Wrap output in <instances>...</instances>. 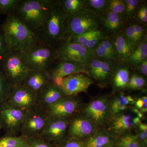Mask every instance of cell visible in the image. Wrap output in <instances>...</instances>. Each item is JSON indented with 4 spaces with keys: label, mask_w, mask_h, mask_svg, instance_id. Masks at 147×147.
Returning <instances> with one entry per match:
<instances>
[{
    "label": "cell",
    "mask_w": 147,
    "mask_h": 147,
    "mask_svg": "<svg viewBox=\"0 0 147 147\" xmlns=\"http://www.w3.org/2000/svg\"><path fill=\"white\" fill-rule=\"evenodd\" d=\"M1 28L6 43L10 50L22 52L40 43L38 34L13 13L7 16Z\"/></svg>",
    "instance_id": "1"
},
{
    "label": "cell",
    "mask_w": 147,
    "mask_h": 147,
    "mask_svg": "<svg viewBox=\"0 0 147 147\" xmlns=\"http://www.w3.org/2000/svg\"><path fill=\"white\" fill-rule=\"evenodd\" d=\"M53 0H21L13 13L31 30L38 34L50 16Z\"/></svg>",
    "instance_id": "2"
},
{
    "label": "cell",
    "mask_w": 147,
    "mask_h": 147,
    "mask_svg": "<svg viewBox=\"0 0 147 147\" xmlns=\"http://www.w3.org/2000/svg\"><path fill=\"white\" fill-rule=\"evenodd\" d=\"M67 18L61 9L58 1L53 0L48 20L42 31L38 34L40 43L57 49L65 40Z\"/></svg>",
    "instance_id": "3"
},
{
    "label": "cell",
    "mask_w": 147,
    "mask_h": 147,
    "mask_svg": "<svg viewBox=\"0 0 147 147\" xmlns=\"http://www.w3.org/2000/svg\"><path fill=\"white\" fill-rule=\"evenodd\" d=\"M21 55L30 70L48 71L57 60L56 49L40 43L21 52Z\"/></svg>",
    "instance_id": "4"
},
{
    "label": "cell",
    "mask_w": 147,
    "mask_h": 147,
    "mask_svg": "<svg viewBox=\"0 0 147 147\" xmlns=\"http://www.w3.org/2000/svg\"><path fill=\"white\" fill-rule=\"evenodd\" d=\"M101 22L100 16L85 6L78 12L67 17L65 24V40L70 37L98 29Z\"/></svg>",
    "instance_id": "5"
},
{
    "label": "cell",
    "mask_w": 147,
    "mask_h": 147,
    "mask_svg": "<svg viewBox=\"0 0 147 147\" xmlns=\"http://www.w3.org/2000/svg\"><path fill=\"white\" fill-rule=\"evenodd\" d=\"M48 118L44 108L38 104L26 110L20 129L21 136L27 139L39 137Z\"/></svg>",
    "instance_id": "6"
},
{
    "label": "cell",
    "mask_w": 147,
    "mask_h": 147,
    "mask_svg": "<svg viewBox=\"0 0 147 147\" xmlns=\"http://www.w3.org/2000/svg\"><path fill=\"white\" fill-rule=\"evenodd\" d=\"M0 66L12 87L22 84L30 71L23 61L21 52L13 50L9 51Z\"/></svg>",
    "instance_id": "7"
},
{
    "label": "cell",
    "mask_w": 147,
    "mask_h": 147,
    "mask_svg": "<svg viewBox=\"0 0 147 147\" xmlns=\"http://www.w3.org/2000/svg\"><path fill=\"white\" fill-rule=\"evenodd\" d=\"M57 60L87 64L95 57L94 50L78 43L65 40L56 49Z\"/></svg>",
    "instance_id": "8"
},
{
    "label": "cell",
    "mask_w": 147,
    "mask_h": 147,
    "mask_svg": "<svg viewBox=\"0 0 147 147\" xmlns=\"http://www.w3.org/2000/svg\"><path fill=\"white\" fill-rule=\"evenodd\" d=\"M110 98L107 95L94 98L80 108L79 112L92 121L98 127H104L109 117Z\"/></svg>",
    "instance_id": "9"
},
{
    "label": "cell",
    "mask_w": 147,
    "mask_h": 147,
    "mask_svg": "<svg viewBox=\"0 0 147 147\" xmlns=\"http://www.w3.org/2000/svg\"><path fill=\"white\" fill-rule=\"evenodd\" d=\"M69 119L48 117L40 137L57 146L67 138Z\"/></svg>",
    "instance_id": "10"
},
{
    "label": "cell",
    "mask_w": 147,
    "mask_h": 147,
    "mask_svg": "<svg viewBox=\"0 0 147 147\" xmlns=\"http://www.w3.org/2000/svg\"><path fill=\"white\" fill-rule=\"evenodd\" d=\"M25 112L7 102L0 107V123L7 135L17 136L20 133Z\"/></svg>",
    "instance_id": "11"
},
{
    "label": "cell",
    "mask_w": 147,
    "mask_h": 147,
    "mask_svg": "<svg viewBox=\"0 0 147 147\" xmlns=\"http://www.w3.org/2000/svg\"><path fill=\"white\" fill-rule=\"evenodd\" d=\"M99 128L92 121L78 112L69 119L67 138L86 141Z\"/></svg>",
    "instance_id": "12"
},
{
    "label": "cell",
    "mask_w": 147,
    "mask_h": 147,
    "mask_svg": "<svg viewBox=\"0 0 147 147\" xmlns=\"http://www.w3.org/2000/svg\"><path fill=\"white\" fill-rule=\"evenodd\" d=\"M117 62L93 59L87 64L88 75L97 82L99 87L106 86L110 83L111 76Z\"/></svg>",
    "instance_id": "13"
},
{
    "label": "cell",
    "mask_w": 147,
    "mask_h": 147,
    "mask_svg": "<svg viewBox=\"0 0 147 147\" xmlns=\"http://www.w3.org/2000/svg\"><path fill=\"white\" fill-rule=\"evenodd\" d=\"M134 116L129 110L109 116L105 129L117 138L126 133L131 132L136 129L133 122Z\"/></svg>",
    "instance_id": "14"
},
{
    "label": "cell",
    "mask_w": 147,
    "mask_h": 147,
    "mask_svg": "<svg viewBox=\"0 0 147 147\" xmlns=\"http://www.w3.org/2000/svg\"><path fill=\"white\" fill-rule=\"evenodd\" d=\"M76 96H65L44 108L48 117L68 118L80 110L81 103Z\"/></svg>",
    "instance_id": "15"
},
{
    "label": "cell",
    "mask_w": 147,
    "mask_h": 147,
    "mask_svg": "<svg viewBox=\"0 0 147 147\" xmlns=\"http://www.w3.org/2000/svg\"><path fill=\"white\" fill-rule=\"evenodd\" d=\"M93 84V80L87 74H76L63 78L60 88L65 96H76L80 93H87Z\"/></svg>",
    "instance_id": "16"
},
{
    "label": "cell",
    "mask_w": 147,
    "mask_h": 147,
    "mask_svg": "<svg viewBox=\"0 0 147 147\" xmlns=\"http://www.w3.org/2000/svg\"><path fill=\"white\" fill-rule=\"evenodd\" d=\"M7 102L26 111L37 104L36 94L21 85L12 87Z\"/></svg>",
    "instance_id": "17"
},
{
    "label": "cell",
    "mask_w": 147,
    "mask_h": 147,
    "mask_svg": "<svg viewBox=\"0 0 147 147\" xmlns=\"http://www.w3.org/2000/svg\"><path fill=\"white\" fill-rule=\"evenodd\" d=\"M50 79L63 78L66 76L83 73L88 75L87 64L57 60L48 71Z\"/></svg>",
    "instance_id": "18"
},
{
    "label": "cell",
    "mask_w": 147,
    "mask_h": 147,
    "mask_svg": "<svg viewBox=\"0 0 147 147\" xmlns=\"http://www.w3.org/2000/svg\"><path fill=\"white\" fill-rule=\"evenodd\" d=\"M65 96L61 88L50 82L36 95L37 104L45 108Z\"/></svg>",
    "instance_id": "19"
},
{
    "label": "cell",
    "mask_w": 147,
    "mask_h": 147,
    "mask_svg": "<svg viewBox=\"0 0 147 147\" xmlns=\"http://www.w3.org/2000/svg\"><path fill=\"white\" fill-rule=\"evenodd\" d=\"M50 81L48 71L30 70L21 84L36 95Z\"/></svg>",
    "instance_id": "20"
},
{
    "label": "cell",
    "mask_w": 147,
    "mask_h": 147,
    "mask_svg": "<svg viewBox=\"0 0 147 147\" xmlns=\"http://www.w3.org/2000/svg\"><path fill=\"white\" fill-rule=\"evenodd\" d=\"M130 75L129 68L123 64L117 63L113 70L110 83L112 87L113 94L127 89Z\"/></svg>",
    "instance_id": "21"
},
{
    "label": "cell",
    "mask_w": 147,
    "mask_h": 147,
    "mask_svg": "<svg viewBox=\"0 0 147 147\" xmlns=\"http://www.w3.org/2000/svg\"><path fill=\"white\" fill-rule=\"evenodd\" d=\"M112 41L115 48L117 61L119 63L124 64L137 46L129 41L123 33L116 34Z\"/></svg>",
    "instance_id": "22"
},
{
    "label": "cell",
    "mask_w": 147,
    "mask_h": 147,
    "mask_svg": "<svg viewBox=\"0 0 147 147\" xmlns=\"http://www.w3.org/2000/svg\"><path fill=\"white\" fill-rule=\"evenodd\" d=\"M117 138L105 127H100L85 141V147H106L115 145Z\"/></svg>",
    "instance_id": "23"
},
{
    "label": "cell",
    "mask_w": 147,
    "mask_h": 147,
    "mask_svg": "<svg viewBox=\"0 0 147 147\" xmlns=\"http://www.w3.org/2000/svg\"><path fill=\"white\" fill-rule=\"evenodd\" d=\"M110 98L109 116L114 115L128 110L129 106H134L136 100L130 95L122 92Z\"/></svg>",
    "instance_id": "24"
},
{
    "label": "cell",
    "mask_w": 147,
    "mask_h": 147,
    "mask_svg": "<svg viewBox=\"0 0 147 147\" xmlns=\"http://www.w3.org/2000/svg\"><path fill=\"white\" fill-rule=\"evenodd\" d=\"M147 59V38H144L133 50L124 64L134 69H137L142 61Z\"/></svg>",
    "instance_id": "25"
},
{
    "label": "cell",
    "mask_w": 147,
    "mask_h": 147,
    "mask_svg": "<svg viewBox=\"0 0 147 147\" xmlns=\"http://www.w3.org/2000/svg\"><path fill=\"white\" fill-rule=\"evenodd\" d=\"M100 18L105 28L112 32H117L123 26L124 18L110 11H107Z\"/></svg>",
    "instance_id": "26"
},
{
    "label": "cell",
    "mask_w": 147,
    "mask_h": 147,
    "mask_svg": "<svg viewBox=\"0 0 147 147\" xmlns=\"http://www.w3.org/2000/svg\"><path fill=\"white\" fill-rule=\"evenodd\" d=\"M58 3L61 10L68 17L83 8L86 0H61L58 1Z\"/></svg>",
    "instance_id": "27"
},
{
    "label": "cell",
    "mask_w": 147,
    "mask_h": 147,
    "mask_svg": "<svg viewBox=\"0 0 147 147\" xmlns=\"http://www.w3.org/2000/svg\"><path fill=\"white\" fill-rule=\"evenodd\" d=\"M105 35L104 32L101 30L97 29L94 30L86 32L79 35L70 37L66 40L72 42L78 43L86 47L87 44L94 39L95 38Z\"/></svg>",
    "instance_id": "28"
},
{
    "label": "cell",
    "mask_w": 147,
    "mask_h": 147,
    "mask_svg": "<svg viewBox=\"0 0 147 147\" xmlns=\"http://www.w3.org/2000/svg\"><path fill=\"white\" fill-rule=\"evenodd\" d=\"M12 88L0 66V107L7 102Z\"/></svg>",
    "instance_id": "29"
},
{
    "label": "cell",
    "mask_w": 147,
    "mask_h": 147,
    "mask_svg": "<svg viewBox=\"0 0 147 147\" xmlns=\"http://www.w3.org/2000/svg\"><path fill=\"white\" fill-rule=\"evenodd\" d=\"M115 145L117 147H146L139 142L136 134L132 132L117 137Z\"/></svg>",
    "instance_id": "30"
},
{
    "label": "cell",
    "mask_w": 147,
    "mask_h": 147,
    "mask_svg": "<svg viewBox=\"0 0 147 147\" xmlns=\"http://www.w3.org/2000/svg\"><path fill=\"white\" fill-rule=\"evenodd\" d=\"M0 147H28V140L21 136L6 135L0 138Z\"/></svg>",
    "instance_id": "31"
},
{
    "label": "cell",
    "mask_w": 147,
    "mask_h": 147,
    "mask_svg": "<svg viewBox=\"0 0 147 147\" xmlns=\"http://www.w3.org/2000/svg\"><path fill=\"white\" fill-rule=\"evenodd\" d=\"M109 0H86L85 6L100 17L108 11Z\"/></svg>",
    "instance_id": "32"
},
{
    "label": "cell",
    "mask_w": 147,
    "mask_h": 147,
    "mask_svg": "<svg viewBox=\"0 0 147 147\" xmlns=\"http://www.w3.org/2000/svg\"><path fill=\"white\" fill-rule=\"evenodd\" d=\"M21 0H0V12L1 14L7 16L13 13Z\"/></svg>",
    "instance_id": "33"
},
{
    "label": "cell",
    "mask_w": 147,
    "mask_h": 147,
    "mask_svg": "<svg viewBox=\"0 0 147 147\" xmlns=\"http://www.w3.org/2000/svg\"><path fill=\"white\" fill-rule=\"evenodd\" d=\"M108 11L116 13L124 18L125 12L124 1V0H109Z\"/></svg>",
    "instance_id": "34"
},
{
    "label": "cell",
    "mask_w": 147,
    "mask_h": 147,
    "mask_svg": "<svg viewBox=\"0 0 147 147\" xmlns=\"http://www.w3.org/2000/svg\"><path fill=\"white\" fill-rule=\"evenodd\" d=\"M125 4V17L131 18L136 14L141 1L139 0H124Z\"/></svg>",
    "instance_id": "35"
},
{
    "label": "cell",
    "mask_w": 147,
    "mask_h": 147,
    "mask_svg": "<svg viewBox=\"0 0 147 147\" xmlns=\"http://www.w3.org/2000/svg\"><path fill=\"white\" fill-rule=\"evenodd\" d=\"M95 57L102 61H115L109 55L101 42L94 49Z\"/></svg>",
    "instance_id": "36"
},
{
    "label": "cell",
    "mask_w": 147,
    "mask_h": 147,
    "mask_svg": "<svg viewBox=\"0 0 147 147\" xmlns=\"http://www.w3.org/2000/svg\"><path fill=\"white\" fill-rule=\"evenodd\" d=\"M28 147H55L41 137L27 139Z\"/></svg>",
    "instance_id": "37"
},
{
    "label": "cell",
    "mask_w": 147,
    "mask_h": 147,
    "mask_svg": "<svg viewBox=\"0 0 147 147\" xmlns=\"http://www.w3.org/2000/svg\"><path fill=\"white\" fill-rule=\"evenodd\" d=\"M122 33L127 39L135 46H137L139 44L135 35L133 24L129 25L125 29L124 31Z\"/></svg>",
    "instance_id": "38"
},
{
    "label": "cell",
    "mask_w": 147,
    "mask_h": 147,
    "mask_svg": "<svg viewBox=\"0 0 147 147\" xmlns=\"http://www.w3.org/2000/svg\"><path fill=\"white\" fill-rule=\"evenodd\" d=\"M10 50L5 42L1 26H0V65L3 59Z\"/></svg>",
    "instance_id": "39"
},
{
    "label": "cell",
    "mask_w": 147,
    "mask_h": 147,
    "mask_svg": "<svg viewBox=\"0 0 147 147\" xmlns=\"http://www.w3.org/2000/svg\"><path fill=\"white\" fill-rule=\"evenodd\" d=\"M56 147H85V141L67 138Z\"/></svg>",
    "instance_id": "40"
},
{
    "label": "cell",
    "mask_w": 147,
    "mask_h": 147,
    "mask_svg": "<svg viewBox=\"0 0 147 147\" xmlns=\"http://www.w3.org/2000/svg\"><path fill=\"white\" fill-rule=\"evenodd\" d=\"M131 75L134 83L133 90L142 89L146 86V81L142 75L136 74H131Z\"/></svg>",
    "instance_id": "41"
},
{
    "label": "cell",
    "mask_w": 147,
    "mask_h": 147,
    "mask_svg": "<svg viewBox=\"0 0 147 147\" xmlns=\"http://www.w3.org/2000/svg\"><path fill=\"white\" fill-rule=\"evenodd\" d=\"M101 43L105 47L109 55L115 61H117L115 52V48H114V45H113L112 40L108 39V38H106L102 40L101 41Z\"/></svg>",
    "instance_id": "42"
},
{
    "label": "cell",
    "mask_w": 147,
    "mask_h": 147,
    "mask_svg": "<svg viewBox=\"0 0 147 147\" xmlns=\"http://www.w3.org/2000/svg\"><path fill=\"white\" fill-rule=\"evenodd\" d=\"M136 14L137 18L142 23L147 22V7L146 4L143 5L138 7Z\"/></svg>",
    "instance_id": "43"
},
{
    "label": "cell",
    "mask_w": 147,
    "mask_h": 147,
    "mask_svg": "<svg viewBox=\"0 0 147 147\" xmlns=\"http://www.w3.org/2000/svg\"><path fill=\"white\" fill-rule=\"evenodd\" d=\"M133 24L137 41L139 43H140L146 36V34H145L146 30L144 27L141 25L136 24Z\"/></svg>",
    "instance_id": "44"
},
{
    "label": "cell",
    "mask_w": 147,
    "mask_h": 147,
    "mask_svg": "<svg viewBox=\"0 0 147 147\" xmlns=\"http://www.w3.org/2000/svg\"><path fill=\"white\" fill-rule=\"evenodd\" d=\"M136 130H137L136 135L139 142L145 147H147V131H142L137 129H136Z\"/></svg>",
    "instance_id": "45"
},
{
    "label": "cell",
    "mask_w": 147,
    "mask_h": 147,
    "mask_svg": "<svg viewBox=\"0 0 147 147\" xmlns=\"http://www.w3.org/2000/svg\"><path fill=\"white\" fill-rule=\"evenodd\" d=\"M145 77L147 76V59L142 61L137 69Z\"/></svg>",
    "instance_id": "46"
},
{
    "label": "cell",
    "mask_w": 147,
    "mask_h": 147,
    "mask_svg": "<svg viewBox=\"0 0 147 147\" xmlns=\"http://www.w3.org/2000/svg\"><path fill=\"white\" fill-rule=\"evenodd\" d=\"M128 110L132 114L134 113L136 115V117H138L141 119H144V114L141 113L139 110L134 107V106H129Z\"/></svg>",
    "instance_id": "47"
},
{
    "label": "cell",
    "mask_w": 147,
    "mask_h": 147,
    "mask_svg": "<svg viewBox=\"0 0 147 147\" xmlns=\"http://www.w3.org/2000/svg\"><path fill=\"white\" fill-rule=\"evenodd\" d=\"M136 129L142 130V131H147V123H142L140 124L137 127Z\"/></svg>",
    "instance_id": "48"
},
{
    "label": "cell",
    "mask_w": 147,
    "mask_h": 147,
    "mask_svg": "<svg viewBox=\"0 0 147 147\" xmlns=\"http://www.w3.org/2000/svg\"><path fill=\"white\" fill-rule=\"evenodd\" d=\"M106 147H117L115 145H114V146H107Z\"/></svg>",
    "instance_id": "49"
},
{
    "label": "cell",
    "mask_w": 147,
    "mask_h": 147,
    "mask_svg": "<svg viewBox=\"0 0 147 147\" xmlns=\"http://www.w3.org/2000/svg\"><path fill=\"white\" fill-rule=\"evenodd\" d=\"M2 128L1 125V123H0V130H1V128Z\"/></svg>",
    "instance_id": "50"
},
{
    "label": "cell",
    "mask_w": 147,
    "mask_h": 147,
    "mask_svg": "<svg viewBox=\"0 0 147 147\" xmlns=\"http://www.w3.org/2000/svg\"><path fill=\"white\" fill-rule=\"evenodd\" d=\"M1 12H0V15H1Z\"/></svg>",
    "instance_id": "51"
}]
</instances>
